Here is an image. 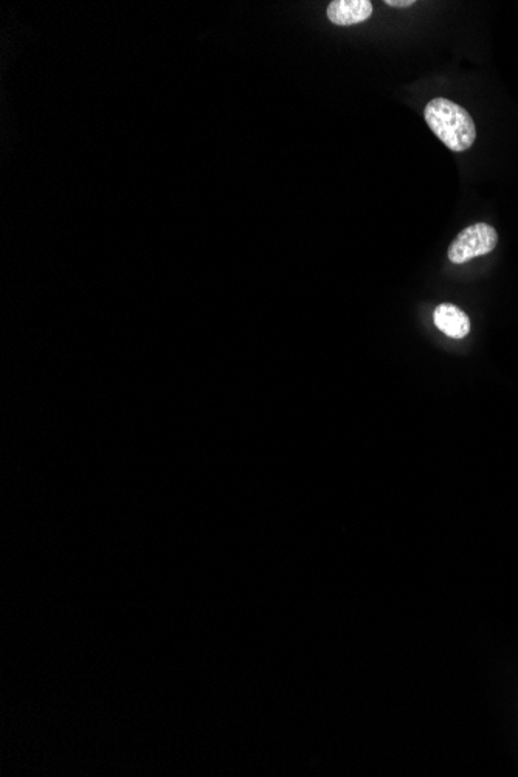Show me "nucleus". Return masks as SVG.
<instances>
[{
	"label": "nucleus",
	"mask_w": 518,
	"mask_h": 777,
	"mask_svg": "<svg viewBox=\"0 0 518 777\" xmlns=\"http://www.w3.org/2000/svg\"><path fill=\"white\" fill-rule=\"evenodd\" d=\"M425 121L447 148L455 152L467 151L477 139L474 118L460 104L435 98L425 106Z\"/></svg>",
	"instance_id": "1"
},
{
	"label": "nucleus",
	"mask_w": 518,
	"mask_h": 777,
	"mask_svg": "<svg viewBox=\"0 0 518 777\" xmlns=\"http://www.w3.org/2000/svg\"><path fill=\"white\" fill-rule=\"evenodd\" d=\"M497 230L491 225H470L464 228L449 249V259L453 264H464L477 256L487 255L497 247Z\"/></svg>",
	"instance_id": "2"
},
{
	"label": "nucleus",
	"mask_w": 518,
	"mask_h": 777,
	"mask_svg": "<svg viewBox=\"0 0 518 777\" xmlns=\"http://www.w3.org/2000/svg\"><path fill=\"white\" fill-rule=\"evenodd\" d=\"M433 322L450 339H464L470 332L469 315L455 304H439L433 312Z\"/></svg>",
	"instance_id": "3"
},
{
	"label": "nucleus",
	"mask_w": 518,
	"mask_h": 777,
	"mask_svg": "<svg viewBox=\"0 0 518 777\" xmlns=\"http://www.w3.org/2000/svg\"><path fill=\"white\" fill-rule=\"evenodd\" d=\"M373 4L370 0H334L328 7V19L335 25L360 24L370 19Z\"/></svg>",
	"instance_id": "4"
},
{
	"label": "nucleus",
	"mask_w": 518,
	"mask_h": 777,
	"mask_svg": "<svg viewBox=\"0 0 518 777\" xmlns=\"http://www.w3.org/2000/svg\"><path fill=\"white\" fill-rule=\"evenodd\" d=\"M385 5H390V7H411V5H415V0H385Z\"/></svg>",
	"instance_id": "5"
}]
</instances>
